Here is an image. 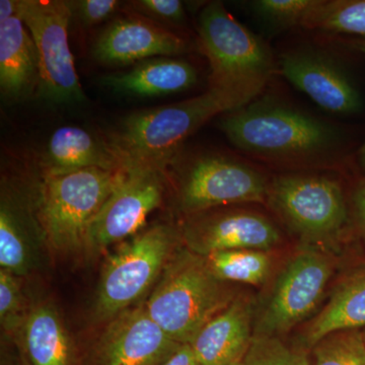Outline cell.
Returning <instances> with one entry per match:
<instances>
[{"label":"cell","instance_id":"1","mask_svg":"<svg viewBox=\"0 0 365 365\" xmlns=\"http://www.w3.org/2000/svg\"><path fill=\"white\" fill-rule=\"evenodd\" d=\"M220 130L247 155L283 165H322L337 160L340 137L332 125L262 98L225 113Z\"/></svg>","mask_w":365,"mask_h":365},{"label":"cell","instance_id":"34","mask_svg":"<svg viewBox=\"0 0 365 365\" xmlns=\"http://www.w3.org/2000/svg\"><path fill=\"white\" fill-rule=\"evenodd\" d=\"M353 45L365 56V40L355 41ZM357 160H359V167L365 170V140L364 143H362L361 148H359Z\"/></svg>","mask_w":365,"mask_h":365},{"label":"cell","instance_id":"13","mask_svg":"<svg viewBox=\"0 0 365 365\" xmlns=\"http://www.w3.org/2000/svg\"><path fill=\"white\" fill-rule=\"evenodd\" d=\"M185 227L188 248L201 256L232 250L267 252L280 242V232L266 216L232 209L197 213Z\"/></svg>","mask_w":365,"mask_h":365},{"label":"cell","instance_id":"31","mask_svg":"<svg viewBox=\"0 0 365 365\" xmlns=\"http://www.w3.org/2000/svg\"><path fill=\"white\" fill-rule=\"evenodd\" d=\"M352 213L355 225L365 239V179L353 194Z\"/></svg>","mask_w":365,"mask_h":365},{"label":"cell","instance_id":"24","mask_svg":"<svg viewBox=\"0 0 365 365\" xmlns=\"http://www.w3.org/2000/svg\"><path fill=\"white\" fill-rule=\"evenodd\" d=\"M302 28L365 38V0H317Z\"/></svg>","mask_w":365,"mask_h":365},{"label":"cell","instance_id":"35","mask_svg":"<svg viewBox=\"0 0 365 365\" xmlns=\"http://www.w3.org/2000/svg\"><path fill=\"white\" fill-rule=\"evenodd\" d=\"M362 332H364V340H365V328L364 329V330H362Z\"/></svg>","mask_w":365,"mask_h":365},{"label":"cell","instance_id":"23","mask_svg":"<svg viewBox=\"0 0 365 365\" xmlns=\"http://www.w3.org/2000/svg\"><path fill=\"white\" fill-rule=\"evenodd\" d=\"M205 259L218 279L253 287L267 282L272 266L267 252L257 250L215 252L205 256Z\"/></svg>","mask_w":365,"mask_h":365},{"label":"cell","instance_id":"5","mask_svg":"<svg viewBox=\"0 0 365 365\" xmlns=\"http://www.w3.org/2000/svg\"><path fill=\"white\" fill-rule=\"evenodd\" d=\"M121 170L91 168L44 175L39 220L52 248L68 252L86 246L91 223L111 195Z\"/></svg>","mask_w":365,"mask_h":365},{"label":"cell","instance_id":"12","mask_svg":"<svg viewBox=\"0 0 365 365\" xmlns=\"http://www.w3.org/2000/svg\"><path fill=\"white\" fill-rule=\"evenodd\" d=\"M148 314L145 307L113 318L91 354L93 365H162L181 347Z\"/></svg>","mask_w":365,"mask_h":365},{"label":"cell","instance_id":"8","mask_svg":"<svg viewBox=\"0 0 365 365\" xmlns=\"http://www.w3.org/2000/svg\"><path fill=\"white\" fill-rule=\"evenodd\" d=\"M334 272L330 254L304 245L278 274L255 312L254 336L281 337L306 319L322 300Z\"/></svg>","mask_w":365,"mask_h":365},{"label":"cell","instance_id":"30","mask_svg":"<svg viewBox=\"0 0 365 365\" xmlns=\"http://www.w3.org/2000/svg\"><path fill=\"white\" fill-rule=\"evenodd\" d=\"M72 14L78 16L81 24L85 26H96L108 20L121 6L117 0H78L69 1Z\"/></svg>","mask_w":365,"mask_h":365},{"label":"cell","instance_id":"2","mask_svg":"<svg viewBox=\"0 0 365 365\" xmlns=\"http://www.w3.org/2000/svg\"><path fill=\"white\" fill-rule=\"evenodd\" d=\"M244 106L225 91L208 88L176 104L143 110L125 118L111 145L125 167L165 170L182 143L209 120Z\"/></svg>","mask_w":365,"mask_h":365},{"label":"cell","instance_id":"14","mask_svg":"<svg viewBox=\"0 0 365 365\" xmlns=\"http://www.w3.org/2000/svg\"><path fill=\"white\" fill-rule=\"evenodd\" d=\"M283 76L319 107L334 114L359 112L362 100L345 72L325 52L297 48L280 56Z\"/></svg>","mask_w":365,"mask_h":365},{"label":"cell","instance_id":"19","mask_svg":"<svg viewBox=\"0 0 365 365\" xmlns=\"http://www.w3.org/2000/svg\"><path fill=\"white\" fill-rule=\"evenodd\" d=\"M197 78L195 67L186 60L155 57L137 62L130 71L105 76L103 83L134 97H163L189 90Z\"/></svg>","mask_w":365,"mask_h":365},{"label":"cell","instance_id":"33","mask_svg":"<svg viewBox=\"0 0 365 365\" xmlns=\"http://www.w3.org/2000/svg\"><path fill=\"white\" fill-rule=\"evenodd\" d=\"M20 14V0H1L0 1V24L6 23Z\"/></svg>","mask_w":365,"mask_h":365},{"label":"cell","instance_id":"25","mask_svg":"<svg viewBox=\"0 0 365 365\" xmlns=\"http://www.w3.org/2000/svg\"><path fill=\"white\" fill-rule=\"evenodd\" d=\"M311 365H365V340L361 329L328 334L313 348Z\"/></svg>","mask_w":365,"mask_h":365},{"label":"cell","instance_id":"4","mask_svg":"<svg viewBox=\"0 0 365 365\" xmlns=\"http://www.w3.org/2000/svg\"><path fill=\"white\" fill-rule=\"evenodd\" d=\"M201 51L210 66L208 88L230 93L247 106L267 86L274 71L272 53L235 20L222 2L206 4L198 18Z\"/></svg>","mask_w":365,"mask_h":365},{"label":"cell","instance_id":"20","mask_svg":"<svg viewBox=\"0 0 365 365\" xmlns=\"http://www.w3.org/2000/svg\"><path fill=\"white\" fill-rule=\"evenodd\" d=\"M39 88L37 50L20 14L0 24V88L7 100L16 101Z\"/></svg>","mask_w":365,"mask_h":365},{"label":"cell","instance_id":"7","mask_svg":"<svg viewBox=\"0 0 365 365\" xmlns=\"http://www.w3.org/2000/svg\"><path fill=\"white\" fill-rule=\"evenodd\" d=\"M175 232L169 225H153L122 242L103 268L96 309L113 319L129 309L162 275L173 255Z\"/></svg>","mask_w":365,"mask_h":365},{"label":"cell","instance_id":"28","mask_svg":"<svg viewBox=\"0 0 365 365\" xmlns=\"http://www.w3.org/2000/svg\"><path fill=\"white\" fill-rule=\"evenodd\" d=\"M28 313L18 276L0 270V321L6 332L19 333Z\"/></svg>","mask_w":365,"mask_h":365},{"label":"cell","instance_id":"10","mask_svg":"<svg viewBox=\"0 0 365 365\" xmlns=\"http://www.w3.org/2000/svg\"><path fill=\"white\" fill-rule=\"evenodd\" d=\"M267 178L247 163L220 155L193 158L182 176L179 205L194 215L212 208L267 201Z\"/></svg>","mask_w":365,"mask_h":365},{"label":"cell","instance_id":"17","mask_svg":"<svg viewBox=\"0 0 365 365\" xmlns=\"http://www.w3.org/2000/svg\"><path fill=\"white\" fill-rule=\"evenodd\" d=\"M45 174L74 170L123 169L124 165L111 143H104L86 129L63 126L56 129L48 141L43 158Z\"/></svg>","mask_w":365,"mask_h":365},{"label":"cell","instance_id":"21","mask_svg":"<svg viewBox=\"0 0 365 365\" xmlns=\"http://www.w3.org/2000/svg\"><path fill=\"white\" fill-rule=\"evenodd\" d=\"M19 335L26 365H76L71 337L56 309L50 304L32 307Z\"/></svg>","mask_w":365,"mask_h":365},{"label":"cell","instance_id":"9","mask_svg":"<svg viewBox=\"0 0 365 365\" xmlns=\"http://www.w3.org/2000/svg\"><path fill=\"white\" fill-rule=\"evenodd\" d=\"M71 2L20 0V16L32 36L39 63V93L54 104L86 100L68 42Z\"/></svg>","mask_w":365,"mask_h":365},{"label":"cell","instance_id":"3","mask_svg":"<svg viewBox=\"0 0 365 365\" xmlns=\"http://www.w3.org/2000/svg\"><path fill=\"white\" fill-rule=\"evenodd\" d=\"M237 297L227 282L212 273L205 257L184 249L172 255L144 307L170 338L190 344Z\"/></svg>","mask_w":365,"mask_h":365},{"label":"cell","instance_id":"15","mask_svg":"<svg viewBox=\"0 0 365 365\" xmlns=\"http://www.w3.org/2000/svg\"><path fill=\"white\" fill-rule=\"evenodd\" d=\"M188 44L177 34L144 16H128L113 21L96 42V58L107 66L182 54Z\"/></svg>","mask_w":365,"mask_h":365},{"label":"cell","instance_id":"18","mask_svg":"<svg viewBox=\"0 0 365 365\" xmlns=\"http://www.w3.org/2000/svg\"><path fill=\"white\" fill-rule=\"evenodd\" d=\"M365 328V263L353 267L336 283L328 302L302 332L300 345L312 349L328 334Z\"/></svg>","mask_w":365,"mask_h":365},{"label":"cell","instance_id":"6","mask_svg":"<svg viewBox=\"0 0 365 365\" xmlns=\"http://www.w3.org/2000/svg\"><path fill=\"white\" fill-rule=\"evenodd\" d=\"M267 201L304 245L327 248L337 242L348 220L339 182L314 174H284L269 184Z\"/></svg>","mask_w":365,"mask_h":365},{"label":"cell","instance_id":"27","mask_svg":"<svg viewBox=\"0 0 365 365\" xmlns=\"http://www.w3.org/2000/svg\"><path fill=\"white\" fill-rule=\"evenodd\" d=\"M317 0H257L252 6L257 16L273 30L304 26Z\"/></svg>","mask_w":365,"mask_h":365},{"label":"cell","instance_id":"29","mask_svg":"<svg viewBox=\"0 0 365 365\" xmlns=\"http://www.w3.org/2000/svg\"><path fill=\"white\" fill-rule=\"evenodd\" d=\"M134 11L148 19L182 25L186 21L184 4L179 0H137L131 1Z\"/></svg>","mask_w":365,"mask_h":365},{"label":"cell","instance_id":"11","mask_svg":"<svg viewBox=\"0 0 365 365\" xmlns=\"http://www.w3.org/2000/svg\"><path fill=\"white\" fill-rule=\"evenodd\" d=\"M165 170L125 167L116 186L88 230L86 246L105 249L140 230L148 216L162 204Z\"/></svg>","mask_w":365,"mask_h":365},{"label":"cell","instance_id":"22","mask_svg":"<svg viewBox=\"0 0 365 365\" xmlns=\"http://www.w3.org/2000/svg\"><path fill=\"white\" fill-rule=\"evenodd\" d=\"M30 206L23 197L9 189H2L0 204V267L2 270L23 276L32 267L31 230L41 225L35 220Z\"/></svg>","mask_w":365,"mask_h":365},{"label":"cell","instance_id":"32","mask_svg":"<svg viewBox=\"0 0 365 365\" xmlns=\"http://www.w3.org/2000/svg\"><path fill=\"white\" fill-rule=\"evenodd\" d=\"M162 365H201L191 345L182 344L167 361Z\"/></svg>","mask_w":365,"mask_h":365},{"label":"cell","instance_id":"26","mask_svg":"<svg viewBox=\"0 0 365 365\" xmlns=\"http://www.w3.org/2000/svg\"><path fill=\"white\" fill-rule=\"evenodd\" d=\"M304 346L287 344L281 337L254 336L249 349L235 365H311Z\"/></svg>","mask_w":365,"mask_h":365},{"label":"cell","instance_id":"16","mask_svg":"<svg viewBox=\"0 0 365 365\" xmlns=\"http://www.w3.org/2000/svg\"><path fill=\"white\" fill-rule=\"evenodd\" d=\"M255 312L253 299L239 294L209 321L190 343L201 365L237 364L253 340Z\"/></svg>","mask_w":365,"mask_h":365}]
</instances>
